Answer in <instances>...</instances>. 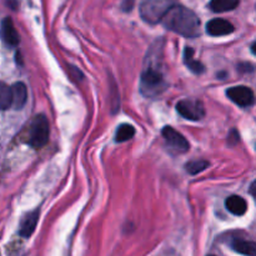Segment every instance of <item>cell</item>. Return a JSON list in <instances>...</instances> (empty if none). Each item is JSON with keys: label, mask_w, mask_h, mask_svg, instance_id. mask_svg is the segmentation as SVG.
<instances>
[{"label": "cell", "mask_w": 256, "mask_h": 256, "mask_svg": "<svg viewBox=\"0 0 256 256\" xmlns=\"http://www.w3.org/2000/svg\"><path fill=\"white\" fill-rule=\"evenodd\" d=\"M162 25L188 39H195L200 35V20L192 10L182 5H172L162 20Z\"/></svg>", "instance_id": "obj_1"}, {"label": "cell", "mask_w": 256, "mask_h": 256, "mask_svg": "<svg viewBox=\"0 0 256 256\" xmlns=\"http://www.w3.org/2000/svg\"><path fill=\"white\" fill-rule=\"evenodd\" d=\"M148 65L140 76V92L145 98L155 99L166 90L168 82L160 66V60L155 59L154 52L149 50Z\"/></svg>", "instance_id": "obj_2"}, {"label": "cell", "mask_w": 256, "mask_h": 256, "mask_svg": "<svg viewBox=\"0 0 256 256\" xmlns=\"http://www.w3.org/2000/svg\"><path fill=\"white\" fill-rule=\"evenodd\" d=\"M50 128L45 115H36L30 122L29 135H28V144L34 149H42L49 142Z\"/></svg>", "instance_id": "obj_3"}, {"label": "cell", "mask_w": 256, "mask_h": 256, "mask_svg": "<svg viewBox=\"0 0 256 256\" xmlns=\"http://www.w3.org/2000/svg\"><path fill=\"white\" fill-rule=\"evenodd\" d=\"M174 5V0H142L140 6V14L148 22H162L168 10Z\"/></svg>", "instance_id": "obj_4"}, {"label": "cell", "mask_w": 256, "mask_h": 256, "mask_svg": "<svg viewBox=\"0 0 256 256\" xmlns=\"http://www.w3.org/2000/svg\"><path fill=\"white\" fill-rule=\"evenodd\" d=\"M176 110L182 118L192 122H198L205 116L204 104L199 100L184 99L176 104Z\"/></svg>", "instance_id": "obj_5"}, {"label": "cell", "mask_w": 256, "mask_h": 256, "mask_svg": "<svg viewBox=\"0 0 256 256\" xmlns=\"http://www.w3.org/2000/svg\"><path fill=\"white\" fill-rule=\"evenodd\" d=\"M226 95L234 104L239 105L242 108L252 106L255 102V94L250 88L239 85V86H232L226 90Z\"/></svg>", "instance_id": "obj_6"}, {"label": "cell", "mask_w": 256, "mask_h": 256, "mask_svg": "<svg viewBox=\"0 0 256 256\" xmlns=\"http://www.w3.org/2000/svg\"><path fill=\"white\" fill-rule=\"evenodd\" d=\"M162 136H164L166 144L172 150H176L178 152H186L190 149L189 142L185 139L184 135L180 134L172 126H165L162 129Z\"/></svg>", "instance_id": "obj_7"}, {"label": "cell", "mask_w": 256, "mask_h": 256, "mask_svg": "<svg viewBox=\"0 0 256 256\" xmlns=\"http://www.w3.org/2000/svg\"><path fill=\"white\" fill-rule=\"evenodd\" d=\"M206 32L212 36H224L234 32V25L225 19H212L208 22Z\"/></svg>", "instance_id": "obj_8"}, {"label": "cell", "mask_w": 256, "mask_h": 256, "mask_svg": "<svg viewBox=\"0 0 256 256\" xmlns=\"http://www.w3.org/2000/svg\"><path fill=\"white\" fill-rule=\"evenodd\" d=\"M39 209H35L34 212H29V214L25 215L22 218V222H20V229L19 234L22 238H30L32 235V232H35L38 225V220H39Z\"/></svg>", "instance_id": "obj_9"}, {"label": "cell", "mask_w": 256, "mask_h": 256, "mask_svg": "<svg viewBox=\"0 0 256 256\" xmlns=\"http://www.w3.org/2000/svg\"><path fill=\"white\" fill-rule=\"evenodd\" d=\"M2 35L4 42H6L9 46H16L20 42L19 34H18L16 29L14 26V22L9 16L4 18L2 22Z\"/></svg>", "instance_id": "obj_10"}, {"label": "cell", "mask_w": 256, "mask_h": 256, "mask_svg": "<svg viewBox=\"0 0 256 256\" xmlns=\"http://www.w3.org/2000/svg\"><path fill=\"white\" fill-rule=\"evenodd\" d=\"M12 106L15 110H20L24 108L28 102V89L24 82H15L12 85Z\"/></svg>", "instance_id": "obj_11"}, {"label": "cell", "mask_w": 256, "mask_h": 256, "mask_svg": "<svg viewBox=\"0 0 256 256\" xmlns=\"http://www.w3.org/2000/svg\"><path fill=\"white\" fill-rule=\"evenodd\" d=\"M225 206H226L228 212H232V215L242 216V215H244L246 212L248 202L244 198L239 196V195H232L225 202Z\"/></svg>", "instance_id": "obj_12"}, {"label": "cell", "mask_w": 256, "mask_h": 256, "mask_svg": "<svg viewBox=\"0 0 256 256\" xmlns=\"http://www.w3.org/2000/svg\"><path fill=\"white\" fill-rule=\"evenodd\" d=\"M232 249L245 256H256V242L252 240L234 239L232 242Z\"/></svg>", "instance_id": "obj_13"}, {"label": "cell", "mask_w": 256, "mask_h": 256, "mask_svg": "<svg viewBox=\"0 0 256 256\" xmlns=\"http://www.w3.org/2000/svg\"><path fill=\"white\" fill-rule=\"evenodd\" d=\"M194 49L190 46H186L184 50V62L186 64V66L189 68V70H192L194 74H202L205 70L204 65L202 62H198L194 58Z\"/></svg>", "instance_id": "obj_14"}, {"label": "cell", "mask_w": 256, "mask_h": 256, "mask_svg": "<svg viewBox=\"0 0 256 256\" xmlns=\"http://www.w3.org/2000/svg\"><path fill=\"white\" fill-rule=\"evenodd\" d=\"M240 0H212L210 9L214 12H225L238 8Z\"/></svg>", "instance_id": "obj_15"}, {"label": "cell", "mask_w": 256, "mask_h": 256, "mask_svg": "<svg viewBox=\"0 0 256 256\" xmlns=\"http://www.w3.org/2000/svg\"><path fill=\"white\" fill-rule=\"evenodd\" d=\"M135 135V128L130 124H122L115 132V142H124Z\"/></svg>", "instance_id": "obj_16"}, {"label": "cell", "mask_w": 256, "mask_h": 256, "mask_svg": "<svg viewBox=\"0 0 256 256\" xmlns=\"http://www.w3.org/2000/svg\"><path fill=\"white\" fill-rule=\"evenodd\" d=\"M12 86H8L6 84H2V88H0V108L2 110H6L12 106Z\"/></svg>", "instance_id": "obj_17"}, {"label": "cell", "mask_w": 256, "mask_h": 256, "mask_svg": "<svg viewBox=\"0 0 256 256\" xmlns=\"http://www.w3.org/2000/svg\"><path fill=\"white\" fill-rule=\"evenodd\" d=\"M210 162H206V160H192V162H189L186 165H185V169L189 174L196 175L199 172H204L209 168Z\"/></svg>", "instance_id": "obj_18"}, {"label": "cell", "mask_w": 256, "mask_h": 256, "mask_svg": "<svg viewBox=\"0 0 256 256\" xmlns=\"http://www.w3.org/2000/svg\"><path fill=\"white\" fill-rule=\"evenodd\" d=\"M132 6H134V0H124L122 5V9L124 12H130L132 9Z\"/></svg>", "instance_id": "obj_19"}, {"label": "cell", "mask_w": 256, "mask_h": 256, "mask_svg": "<svg viewBox=\"0 0 256 256\" xmlns=\"http://www.w3.org/2000/svg\"><path fill=\"white\" fill-rule=\"evenodd\" d=\"M250 194L254 196V199L256 200V180H254V182H252V185H250V189H249Z\"/></svg>", "instance_id": "obj_20"}, {"label": "cell", "mask_w": 256, "mask_h": 256, "mask_svg": "<svg viewBox=\"0 0 256 256\" xmlns=\"http://www.w3.org/2000/svg\"><path fill=\"white\" fill-rule=\"evenodd\" d=\"M252 52H254V54L256 55V42H254V44H252Z\"/></svg>", "instance_id": "obj_21"}, {"label": "cell", "mask_w": 256, "mask_h": 256, "mask_svg": "<svg viewBox=\"0 0 256 256\" xmlns=\"http://www.w3.org/2000/svg\"><path fill=\"white\" fill-rule=\"evenodd\" d=\"M210 256H214V255H210Z\"/></svg>", "instance_id": "obj_22"}]
</instances>
